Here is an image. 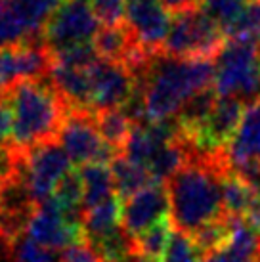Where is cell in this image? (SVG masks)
Here are the masks:
<instances>
[{
	"label": "cell",
	"instance_id": "cell-1",
	"mask_svg": "<svg viewBox=\"0 0 260 262\" xmlns=\"http://www.w3.org/2000/svg\"><path fill=\"white\" fill-rule=\"evenodd\" d=\"M226 170L222 151L203 155L193 149L191 159L166 182L176 230L191 235L205 224L226 216L222 207V174Z\"/></svg>",
	"mask_w": 260,
	"mask_h": 262
},
{
	"label": "cell",
	"instance_id": "cell-2",
	"mask_svg": "<svg viewBox=\"0 0 260 262\" xmlns=\"http://www.w3.org/2000/svg\"><path fill=\"white\" fill-rule=\"evenodd\" d=\"M136 79L144 96L145 123H159L174 119L195 94L212 86L214 61L155 54Z\"/></svg>",
	"mask_w": 260,
	"mask_h": 262
},
{
	"label": "cell",
	"instance_id": "cell-3",
	"mask_svg": "<svg viewBox=\"0 0 260 262\" xmlns=\"http://www.w3.org/2000/svg\"><path fill=\"white\" fill-rule=\"evenodd\" d=\"M14 107V134L10 144L15 149L58 140L67 115V105L50 77L38 80H19L6 90Z\"/></svg>",
	"mask_w": 260,
	"mask_h": 262
},
{
	"label": "cell",
	"instance_id": "cell-4",
	"mask_svg": "<svg viewBox=\"0 0 260 262\" xmlns=\"http://www.w3.org/2000/svg\"><path fill=\"white\" fill-rule=\"evenodd\" d=\"M212 88L218 98H237L245 105L260 102L258 40H226L214 59Z\"/></svg>",
	"mask_w": 260,
	"mask_h": 262
},
{
	"label": "cell",
	"instance_id": "cell-5",
	"mask_svg": "<svg viewBox=\"0 0 260 262\" xmlns=\"http://www.w3.org/2000/svg\"><path fill=\"white\" fill-rule=\"evenodd\" d=\"M226 44L224 31L201 8L174 14L163 54L180 59H216Z\"/></svg>",
	"mask_w": 260,
	"mask_h": 262
},
{
	"label": "cell",
	"instance_id": "cell-6",
	"mask_svg": "<svg viewBox=\"0 0 260 262\" xmlns=\"http://www.w3.org/2000/svg\"><path fill=\"white\" fill-rule=\"evenodd\" d=\"M15 170L29 188L33 199L42 203L52 195L59 180L71 170V161L58 140H52L23 151L19 149Z\"/></svg>",
	"mask_w": 260,
	"mask_h": 262
},
{
	"label": "cell",
	"instance_id": "cell-7",
	"mask_svg": "<svg viewBox=\"0 0 260 262\" xmlns=\"http://www.w3.org/2000/svg\"><path fill=\"white\" fill-rule=\"evenodd\" d=\"M58 142L67 153L71 165L79 167L88 163L109 165L121 153L103 142L96 126V113L86 111H67L63 124L59 128Z\"/></svg>",
	"mask_w": 260,
	"mask_h": 262
},
{
	"label": "cell",
	"instance_id": "cell-8",
	"mask_svg": "<svg viewBox=\"0 0 260 262\" xmlns=\"http://www.w3.org/2000/svg\"><path fill=\"white\" fill-rule=\"evenodd\" d=\"M98 25L100 21L88 0H65L52 12L40 37L44 46L54 54L67 46L92 42L100 29Z\"/></svg>",
	"mask_w": 260,
	"mask_h": 262
},
{
	"label": "cell",
	"instance_id": "cell-9",
	"mask_svg": "<svg viewBox=\"0 0 260 262\" xmlns=\"http://www.w3.org/2000/svg\"><path fill=\"white\" fill-rule=\"evenodd\" d=\"M245 107V103L237 98H218L209 117L195 128L186 142L203 155L224 151L237 132Z\"/></svg>",
	"mask_w": 260,
	"mask_h": 262
},
{
	"label": "cell",
	"instance_id": "cell-10",
	"mask_svg": "<svg viewBox=\"0 0 260 262\" xmlns=\"http://www.w3.org/2000/svg\"><path fill=\"white\" fill-rule=\"evenodd\" d=\"M25 233L50 251H63L69 245L86 241L82 222H71L65 219V214L52 197L36 205Z\"/></svg>",
	"mask_w": 260,
	"mask_h": 262
},
{
	"label": "cell",
	"instance_id": "cell-11",
	"mask_svg": "<svg viewBox=\"0 0 260 262\" xmlns=\"http://www.w3.org/2000/svg\"><path fill=\"white\" fill-rule=\"evenodd\" d=\"M92 79V111L121 110L138 88L136 75L123 63L98 59L90 67Z\"/></svg>",
	"mask_w": 260,
	"mask_h": 262
},
{
	"label": "cell",
	"instance_id": "cell-12",
	"mask_svg": "<svg viewBox=\"0 0 260 262\" xmlns=\"http://www.w3.org/2000/svg\"><path fill=\"white\" fill-rule=\"evenodd\" d=\"M126 25L147 54H163V44L170 29V10L161 0H124Z\"/></svg>",
	"mask_w": 260,
	"mask_h": 262
},
{
	"label": "cell",
	"instance_id": "cell-13",
	"mask_svg": "<svg viewBox=\"0 0 260 262\" xmlns=\"http://www.w3.org/2000/svg\"><path fill=\"white\" fill-rule=\"evenodd\" d=\"M166 214H170L166 184L151 182L123 201V228L132 239Z\"/></svg>",
	"mask_w": 260,
	"mask_h": 262
},
{
	"label": "cell",
	"instance_id": "cell-14",
	"mask_svg": "<svg viewBox=\"0 0 260 262\" xmlns=\"http://www.w3.org/2000/svg\"><path fill=\"white\" fill-rule=\"evenodd\" d=\"M222 153L228 170H235L249 163H260V102L245 107L235 136Z\"/></svg>",
	"mask_w": 260,
	"mask_h": 262
},
{
	"label": "cell",
	"instance_id": "cell-15",
	"mask_svg": "<svg viewBox=\"0 0 260 262\" xmlns=\"http://www.w3.org/2000/svg\"><path fill=\"white\" fill-rule=\"evenodd\" d=\"M50 80L56 86L59 96L63 98L67 111H92V79L90 69H75V67H63L52 63Z\"/></svg>",
	"mask_w": 260,
	"mask_h": 262
},
{
	"label": "cell",
	"instance_id": "cell-16",
	"mask_svg": "<svg viewBox=\"0 0 260 262\" xmlns=\"http://www.w3.org/2000/svg\"><path fill=\"white\" fill-rule=\"evenodd\" d=\"M82 228L90 243L103 239L123 228V199L115 193L105 203L86 211L82 214Z\"/></svg>",
	"mask_w": 260,
	"mask_h": 262
},
{
	"label": "cell",
	"instance_id": "cell-17",
	"mask_svg": "<svg viewBox=\"0 0 260 262\" xmlns=\"http://www.w3.org/2000/svg\"><path fill=\"white\" fill-rule=\"evenodd\" d=\"M80 178H82V209L84 212L94 209L98 205L105 203L107 199L115 195V186H113V174L109 165L101 163H88L79 168Z\"/></svg>",
	"mask_w": 260,
	"mask_h": 262
},
{
	"label": "cell",
	"instance_id": "cell-18",
	"mask_svg": "<svg viewBox=\"0 0 260 262\" xmlns=\"http://www.w3.org/2000/svg\"><path fill=\"white\" fill-rule=\"evenodd\" d=\"M191 153H193V147L186 140H176V142L163 146L147 165V172L151 176V180L166 184L191 159Z\"/></svg>",
	"mask_w": 260,
	"mask_h": 262
},
{
	"label": "cell",
	"instance_id": "cell-19",
	"mask_svg": "<svg viewBox=\"0 0 260 262\" xmlns=\"http://www.w3.org/2000/svg\"><path fill=\"white\" fill-rule=\"evenodd\" d=\"M82 195H84V189H82L80 170L79 168H71L58 182L50 197L61 209L65 219L71 220V222H82V214H84Z\"/></svg>",
	"mask_w": 260,
	"mask_h": 262
},
{
	"label": "cell",
	"instance_id": "cell-20",
	"mask_svg": "<svg viewBox=\"0 0 260 262\" xmlns=\"http://www.w3.org/2000/svg\"><path fill=\"white\" fill-rule=\"evenodd\" d=\"M111 174H113L115 193L123 201L153 182L149 172H147V168L128 161L124 155L113 159V163H111Z\"/></svg>",
	"mask_w": 260,
	"mask_h": 262
},
{
	"label": "cell",
	"instance_id": "cell-21",
	"mask_svg": "<svg viewBox=\"0 0 260 262\" xmlns=\"http://www.w3.org/2000/svg\"><path fill=\"white\" fill-rule=\"evenodd\" d=\"M256 189L251 188L249 184L233 174L231 170H226L222 174V207L224 214L231 219H243L253 203Z\"/></svg>",
	"mask_w": 260,
	"mask_h": 262
},
{
	"label": "cell",
	"instance_id": "cell-22",
	"mask_svg": "<svg viewBox=\"0 0 260 262\" xmlns=\"http://www.w3.org/2000/svg\"><path fill=\"white\" fill-rule=\"evenodd\" d=\"M170 235H172V216L166 214V216L157 220L155 224H151L145 232H142L134 239L136 253L159 262L163 258V255H165V249L168 245V241H170Z\"/></svg>",
	"mask_w": 260,
	"mask_h": 262
},
{
	"label": "cell",
	"instance_id": "cell-23",
	"mask_svg": "<svg viewBox=\"0 0 260 262\" xmlns=\"http://www.w3.org/2000/svg\"><path fill=\"white\" fill-rule=\"evenodd\" d=\"M96 126L105 144L123 153V147L134 124L121 110H105L96 113Z\"/></svg>",
	"mask_w": 260,
	"mask_h": 262
},
{
	"label": "cell",
	"instance_id": "cell-24",
	"mask_svg": "<svg viewBox=\"0 0 260 262\" xmlns=\"http://www.w3.org/2000/svg\"><path fill=\"white\" fill-rule=\"evenodd\" d=\"M195 245L199 247L203 256L210 255L214 251L224 249L230 243L231 237V219L230 216H222L218 220H212L209 224L199 228L197 232L191 233Z\"/></svg>",
	"mask_w": 260,
	"mask_h": 262
},
{
	"label": "cell",
	"instance_id": "cell-25",
	"mask_svg": "<svg viewBox=\"0 0 260 262\" xmlns=\"http://www.w3.org/2000/svg\"><path fill=\"white\" fill-rule=\"evenodd\" d=\"M35 40L15 12L12 0H0V50L8 46Z\"/></svg>",
	"mask_w": 260,
	"mask_h": 262
},
{
	"label": "cell",
	"instance_id": "cell-26",
	"mask_svg": "<svg viewBox=\"0 0 260 262\" xmlns=\"http://www.w3.org/2000/svg\"><path fill=\"white\" fill-rule=\"evenodd\" d=\"M245 2L247 0H201L199 8L212 21L218 23V27L224 31L226 38H228V33L231 31L233 23L237 21Z\"/></svg>",
	"mask_w": 260,
	"mask_h": 262
},
{
	"label": "cell",
	"instance_id": "cell-27",
	"mask_svg": "<svg viewBox=\"0 0 260 262\" xmlns=\"http://www.w3.org/2000/svg\"><path fill=\"white\" fill-rule=\"evenodd\" d=\"M205 256L195 245L193 237L186 232L172 230L170 241L165 249V255L159 262H201Z\"/></svg>",
	"mask_w": 260,
	"mask_h": 262
},
{
	"label": "cell",
	"instance_id": "cell-28",
	"mask_svg": "<svg viewBox=\"0 0 260 262\" xmlns=\"http://www.w3.org/2000/svg\"><path fill=\"white\" fill-rule=\"evenodd\" d=\"M10 258L12 262H59V255H56V251L38 245L27 233L10 243Z\"/></svg>",
	"mask_w": 260,
	"mask_h": 262
},
{
	"label": "cell",
	"instance_id": "cell-29",
	"mask_svg": "<svg viewBox=\"0 0 260 262\" xmlns=\"http://www.w3.org/2000/svg\"><path fill=\"white\" fill-rule=\"evenodd\" d=\"M228 38L260 40V0H247L237 21L228 33Z\"/></svg>",
	"mask_w": 260,
	"mask_h": 262
},
{
	"label": "cell",
	"instance_id": "cell-30",
	"mask_svg": "<svg viewBox=\"0 0 260 262\" xmlns=\"http://www.w3.org/2000/svg\"><path fill=\"white\" fill-rule=\"evenodd\" d=\"M100 56L96 54L92 42L75 44V46H67L61 50L52 54V63L63 67H75V69H90Z\"/></svg>",
	"mask_w": 260,
	"mask_h": 262
},
{
	"label": "cell",
	"instance_id": "cell-31",
	"mask_svg": "<svg viewBox=\"0 0 260 262\" xmlns=\"http://www.w3.org/2000/svg\"><path fill=\"white\" fill-rule=\"evenodd\" d=\"M88 4L103 27L124 23V0H88Z\"/></svg>",
	"mask_w": 260,
	"mask_h": 262
},
{
	"label": "cell",
	"instance_id": "cell-32",
	"mask_svg": "<svg viewBox=\"0 0 260 262\" xmlns=\"http://www.w3.org/2000/svg\"><path fill=\"white\" fill-rule=\"evenodd\" d=\"M59 262H103V260H101L100 255L96 253V249L86 239L63 249L61 255H59Z\"/></svg>",
	"mask_w": 260,
	"mask_h": 262
},
{
	"label": "cell",
	"instance_id": "cell-33",
	"mask_svg": "<svg viewBox=\"0 0 260 262\" xmlns=\"http://www.w3.org/2000/svg\"><path fill=\"white\" fill-rule=\"evenodd\" d=\"M14 134V107L6 92H0V144H10Z\"/></svg>",
	"mask_w": 260,
	"mask_h": 262
},
{
	"label": "cell",
	"instance_id": "cell-34",
	"mask_svg": "<svg viewBox=\"0 0 260 262\" xmlns=\"http://www.w3.org/2000/svg\"><path fill=\"white\" fill-rule=\"evenodd\" d=\"M243 219L249 222V226L253 228L254 232H256V235L260 237V191H256L253 203H251V207H249V211H247V214Z\"/></svg>",
	"mask_w": 260,
	"mask_h": 262
},
{
	"label": "cell",
	"instance_id": "cell-35",
	"mask_svg": "<svg viewBox=\"0 0 260 262\" xmlns=\"http://www.w3.org/2000/svg\"><path fill=\"white\" fill-rule=\"evenodd\" d=\"M170 12L178 14V12H184V10H191V8H199L201 0H161Z\"/></svg>",
	"mask_w": 260,
	"mask_h": 262
},
{
	"label": "cell",
	"instance_id": "cell-36",
	"mask_svg": "<svg viewBox=\"0 0 260 262\" xmlns=\"http://www.w3.org/2000/svg\"><path fill=\"white\" fill-rule=\"evenodd\" d=\"M0 262H12L10 258V243L0 237Z\"/></svg>",
	"mask_w": 260,
	"mask_h": 262
},
{
	"label": "cell",
	"instance_id": "cell-37",
	"mask_svg": "<svg viewBox=\"0 0 260 262\" xmlns=\"http://www.w3.org/2000/svg\"><path fill=\"white\" fill-rule=\"evenodd\" d=\"M123 262H155V260H151V258H147V256H144V255H140V253H132L130 256H126Z\"/></svg>",
	"mask_w": 260,
	"mask_h": 262
},
{
	"label": "cell",
	"instance_id": "cell-38",
	"mask_svg": "<svg viewBox=\"0 0 260 262\" xmlns=\"http://www.w3.org/2000/svg\"><path fill=\"white\" fill-rule=\"evenodd\" d=\"M48 2H50V4H54V6L58 8V6H59V4H63L65 0H48Z\"/></svg>",
	"mask_w": 260,
	"mask_h": 262
},
{
	"label": "cell",
	"instance_id": "cell-39",
	"mask_svg": "<svg viewBox=\"0 0 260 262\" xmlns=\"http://www.w3.org/2000/svg\"><path fill=\"white\" fill-rule=\"evenodd\" d=\"M0 186H2V182H0Z\"/></svg>",
	"mask_w": 260,
	"mask_h": 262
}]
</instances>
